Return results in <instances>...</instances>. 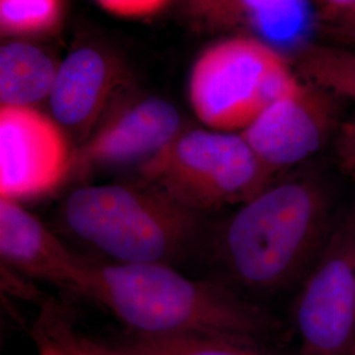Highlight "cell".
Segmentation results:
<instances>
[{"mask_svg": "<svg viewBox=\"0 0 355 355\" xmlns=\"http://www.w3.org/2000/svg\"><path fill=\"white\" fill-rule=\"evenodd\" d=\"M333 204L318 171L278 175L218 229L215 257L225 284L240 295H272L305 278L336 229Z\"/></svg>", "mask_w": 355, "mask_h": 355, "instance_id": "6da1fadb", "label": "cell"}, {"mask_svg": "<svg viewBox=\"0 0 355 355\" xmlns=\"http://www.w3.org/2000/svg\"><path fill=\"white\" fill-rule=\"evenodd\" d=\"M89 297L140 336L258 343L275 329L265 309L227 284L191 279L170 265L92 262Z\"/></svg>", "mask_w": 355, "mask_h": 355, "instance_id": "7a4b0ae2", "label": "cell"}, {"mask_svg": "<svg viewBox=\"0 0 355 355\" xmlns=\"http://www.w3.org/2000/svg\"><path fill=\"white\" fill-rule=\"evenodd\" d=\"M200 216L142 178L80 186L60 208L64 230L119 265H171L195 243Z\"/></svg>", "mask_w": 355, "mask_h": 355, "instance_id": "3957f363", "label": "cell"}, {"mask_svg": "<svg viewBox=\"0 0 355 355\" xmlns=\"http://www.w3.org/2000/svg\"><path fill=\"white\" fill-rule=\"evenodd\" d=\"M303 79L267 40L236 35L209 45L189 78V101L205 128L241 133Z\"/></svg>", "mask_w": 355, "mask_h": 355, "instance_id": "277c9868", "label": "cell"}, {"mask_svg": "<svg viewBox=\"0 0 355 355\" xmlns=\"http://www.w3.org/2000/svg\"><path fill=\"white\" fill-rule=\"evenodd\" d=\"M139 173V178L200 215L246 203L277 178L241 133L211 128H184Z\"/></svg>", "mask_w": 355, "mask_h": 355, "instance_id": "5b68a950", "label": "cell"}, {"mask_svg": "<svg viewBox=\"0 0 355 355\" xmlns=\"http://www.w3.org/2000/svg\"><path fill=\"white\" fill-rule=\"evenodd\" d=\"M303 355H352L355 349V212L336 225L295 303Z\"/></svg>", "mask_w": 355, "mask_h": 355, "instance_id": "8992f818", "label": "cell"}, {"mask_svg": "<svg viewBox=\"0 0 355 355\" xmlns=\"http://www.w3.org/2000/svg\"><path fill=\"white\" fill-rule=\"evenodd\" d=\"M74 152L53 117L35 107H0V195L24 200L57 190L71 175Z\"/></svg>", "mask_w": 355, "mask_h": 355, "instance_id": "52a82bcc", "label": "cell"}, {"mask_svg": "<svg viewBox=\"0 0 355 355\" xmlns=\"http://www.w3.org/2000/svg\"><path fill=\"white\" fill-rule=\"evenodd\" d=\"M337 96L305 82L268 105L242 130L255 155L278 177L316 155L337 133Z\"/></svg>", "mask_w": 355, "mask_h": 355, "instance_id": "ba28073f", "label": "cell"}, {"mask_svg": "<svg viewBox=\"0 0 355 355\" xmlns=\"http://www.w3.org/2000/svg\"><path fill=\"white\" fill-rule=\"evenodd\" d=\"M177 108L157 96L128 103L95 128L73 155L70 177L146 164L183 130Z\"/></svg>", "mask_w": 355, "mask_h": 355, "instance_id": "9c48e42d", "label": "cell"}, {"mask_svg": "<svg viewBox=\"0 0 355 355\" xmlns=\"http://www.w3.org/2000/svg\"><path fill=\"white\" fill-rule=\"evenodd\" d=\"M0 254L8 270L89 297L92 261L73 253L20 202L3 198Z\"/></svg>", "mask_w": 355, "mask_h": 355, "instance_id": "30bf717a", "label": "cell"}, {"mask_svg": "<svg viewBox=\"0 0 355 355\" xmlns=\"http://www.w3.org/2000/svg\"><path fill=\"white\" fill-rule=\"evenodd\" d=\"M116 83L114 66L103 51L80 46L58 64L49 96L53 119L85 141L98 127Z\"/></svg>", "mask_w": 355, "mask_h": 355, "instance_id": "8fae6325", "label": "cell"}, {"mask_svg": "<svg viewBox=\"0 0 355 355\" xmlns=\"http://www.w3.org/2000/svg\"><path fill=\"white\" fill-rule=\"evenodd\" d=\"M58 64L37 45L11 41L0 49V103L35 107L49 99Z\"/></svg>", "mask_w": 355, "mask_h": 355, "instance_id": "7c38bea8", "label": "cell"}, {"mask_svg": "<svg viewBox=\"0 0 355 355\" xmlns=\"http://www.w3.org/2000/svg\"><path fill=\"white\" fill-rule=\"evenodd\" d=\"M79 338L94 355H275L257 343L217 337H152L132 333L130 338L116 345L95 343L82 336Z\"/></svg>", "mask_w": 355, "mask_h": 355, "instance_id": "4fadbf2b", "label": "cell"}, {"mask_svg": "<svg viewBox=\"0 0 355 355\" xmlns=\"http://www.w3.org/2000/svg\"><path fill=\"white\" fill-rule=\"evenodd\" d=\"M191 4L215 26L278 33L290 26L299 0H191Z\"/></svg>", "mask_w": 355, "mask_h": 355, "instance_id": "5bb4252c", "label": "cell"}, {"mask_svg": "<svg viewBox=\"0 0 355 355\" xmlns=\"http://www.w3.org/2000/svg\"><path fill=\"white\" fill-rule=\"evenodd\" d=\"M295 69L305 82L355 103V51L329 42L299 46Z\"/></svg>", "mask_w": 355, "mask_h": 355, "instance_id": "9a60e30c", "label": "cell"}, {"mask_svg": "<svg viewBox=\"0 0 355 355\" xmlns=\"http://www.w3.org/2000/svg\"><path fill=\"white\" fill-rule=\"evenodd\" d=\"M38 355H94L82 345L67 315L58 305H44L33 331Z\"/></svg>", "mask_w": 355, "mask_h": 355, "instance_id": "2e32d148", "label": "cell"}, {"mask_svg": "<svg viewBox=\"0 0 355 355\" xmlns=\"http://www.w3.org/2000/svg\"><path fill=\"white\" fill-rule=\"evenodd\" d=\"M104 11L119 17L139 19L159 12L171 0H94Z\"/></svg>", "mask_w": 355, "mask_h": 355, "instance_id": "e0dca14e", "label": "cell"}, {"mask_svg": "<svg viewBox=\"0 0 355 355\" xmlns=\"http://www.w3.org/2000/svg\"><path fill=\"white\" fill-rule=\"evenodd\" d=\"M321 31L330 40L325 42L355 51V6L329 21L322 23Z\"/></svg>", "mask_w": 355, "mask_h": 355, "instance_id": "ac0fdd59", "label": "cell"}, {"mask_svg": "<svg viewBox=\"0 0 355 355\" xmlns=\"http://www.w3.org/2000/svg\"><path fill=\"white\" fill-rule=\"evenodd\" d=\"M336 152L343 170L355 179V114L343 121L336 133Z\"/></svg>", "mask_w": 355, "mask_h": 355, "instance_id": "d6986e66", "label": "cell"}, {"mask_svg": "<svg viewBox=\"0 0 355 355\" xmlns=\"http://www.w3.org/2000/svg\"><path fill=\"white\" fill-rule=\"evenodd\" d=\"M309 1L315 7L320 24L329 21L355 6V0H309Z\"/></svg>", "mask_w": 355, "mask_h": 355, "instance_id": "ffe728a7", "label": "cell"}, {"mask_svg": "<svg viewBox=\"0 0 355 355\" xmlns=\"http://www.w3.org/2000/svg\"><path fill=\"white\" fill-rule=\"evenodd\" d=\"M352 355H355V349L353 350V353H352Z\"/></svg>", "mask_w": 355, "mask_h": 355, "instance_id": "44dd1931", "label": "cell"}, {"mask_svg": "<svg viewBox=\"0 0 355 355\" xmlns=\"http://www.w3.org/2000/svg\"><path fill=\"white\" fill-rule=\"evenodd\" d=\"M353 180H354V183H355V179H353ZM354 212H355V208H354Z\"/></svg>", "mask_w": 355, "mask_h": 355, "instance_id": "7402d4cb", "label": "cell"}]
</instances>
